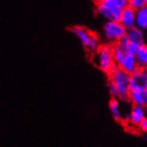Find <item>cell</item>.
<instances>
[{
    "label": "cell",
    "mask_w": 147,
    "mask_h": 147,
    "mask_svg": "<svg viewBox=\"0 0 147 147\" xmlns=\"http://www.w3.org/2000/svg\"><path fill=\"white\" fill-rule=\"evenodd\" d=\"M128 0H103L97 4V14L106 21H120Z\"/></svg>",
    "instance_id": "cell-1"
},
{
    "label": "cell",
    "mask_w": 147,
    "mask_h": 147,
    "mask_svg": "<svg viewBox=\"0 0 147 147\" xmlns=\"http://www.w3.org/2000/svg\"><path fill=\"white\" fill-rule=\"evenodd\" d=\"M94 63L103 73L109 76L117 68L113 56V46L110 44H104L99 47L94 54Z\"/></svg>",
    "instance_id": "cell-2"
},
{
    "label": "cell",
    "mask_w": 147,
    "mask_h": 147,
    "mask_svg": "<svg viewBox=\"0 0 147 147\" xmlns=\"http://www.w3.org/2000/svg\"><path fill=\"white\" fill-rule=\"evenodd\" d=\"M109 80L115 83V85L118 88L119 97L118 99L121 101H129V96H130V75L124 71L121 68L117 67L113 73L109 75Z\"/></svg>",
    "instance_id": "cell-3"
},
{
    "label": "cell",
    "mask_w": 147,
    "mask_h": 147,
    "mask_svg": "<svg viewBox=\"0 0 147 147\" xmlns=\"http://www.w3.org/2000/svg\"><path fill=\"white\" fill-rule=\"evenodd\" d=\"M71 33L79 39L80 43L87 52L95 54L99 49V47L101 46L99 43L97 35L94 34L92 31H89L88 28L76 25V26L71 28Z\"/></svg>",
    "instance_id": "cell-4"
},
{
    "label": "cell",
    "mask_w": 147,
    "mask_h": 147,
    "mask_svg": "<svg viewBox=\"0 0 147 147\" xmlns=\"http://www.w3.org/2000/svg\"><path fill=\"white\" fill-rule=\"evenodd\" d=\"M103 36L110 45L118 43L122 37L127 34L126 30L120 21H106L103 25Z\"/></svg>",
    "instance_id": "cell-5"
},
{
    "label": "cell",
    "mask_w": 147,
    "mask_h": 147,
    "mask_svg": "<svg viewBox=\"0 0 147 147\" xmlns=\"http://www.w3.org/2000/svg\"><path fill=\"white\" fill-rule=\"evenodd\" d=\"M146 107L143 106H139V105H132L131 109L129 111V113L127 115L126 119L132 126L136 127H140V125L142 124V122L146 119Z\"/></svg>",
    "instance_id": "cell-6"
},
{
    "label": "cell",
    "mask_w": 147,
    "mask_h": 147,
    "mask_svg": "<svg viewBox=\"0 0 147 147\" xmlns=\"http://www.w3.org/2000/svg\"><path fill=\"white\" fill-rule=\"evenodd\" d=\"M129 87L130 92L147 89V73L145 69H140L137 73L130 75Z\"/></svg>",
    "instance_id": "cell-7"
},
{
    "label": "cell",
    "mask_w": 147,
    "mask_h": 147,
    "mask_svg": "<svg viewBox=\"0 0 147 147\" xmlns=\"http://www.w3.org/2000/svg\"><path fill=\"white\" fill-rule=\"evenodd\" d=\"M119 68L123 69L124 71H126L127 74L129 75H132V74L137 73L138 71H140L141 68L139 67V64H138V61H137V58H136V56H132V55H126V57L124 58L123 62L120 64Z\"/></svg>",
    "instance_id": "cell-8"
},
{
    "label": "cell",
    "mask_w": 147,
    "mask_h": 147,
    "mask_svg": "<svg viewBox=\"0 0 147 147\" xmlns=\"http://www.w3.org/2000/svg\"><path fill=\"white\" fill-rule=\"evenodd\" d=\"M121 24L126 28V30H130L132 28H136V9L131 7H126L122 13L121 16Z\"/></svg>",
    "instance_id": "cell-9"
},
{
    "label": "cell",
    "mask_w": 147,
    "mask_h": 147,
    "mask_svg": "<svg viewBox=\"0 0 147 147\" xmlns=\"http://www.w3.org/2000/svg\"><path fill=\"white\" fill-rule=\"evenodd\" d=\"M129 101L132 105H139L147 108V89L131 92L129 96Z\"/></svg>",
    "instance_id": "cell-10"
},
{
    "label": "cell",
    "mask_w": 147,
    "mask_h": 147,
    "mask_svg": "<svg viewBox=\"0 0 147 147\" xmlns=\"http://www.w3.org/2000/svg\"><path fill=\"white\" fill-rule=\"evenodd\" d=\"M127 37L129 38L130 41L135 43H138L139 45H144L146 44V35L145 31L141 30L139 28H132L130 30H127Z\"/></svg>",
    "instance_id": "cell-11"
},
{
    "label": "cell",
    "mask_w": 147,
    "mask_h": 147,
    "mask_svg": "<svg viewBox=\"0 0 147 147\" xmlns=\"http://www.w3.org/2000/svg\"><path fill=\"white\" fill-rule=\"evenodd\" d=\"M108 108H109V111L113 119L116 120L117 122H122L124 116L121 110V100L111 98V100L108 103Z\"/></svg>",
    "instance_id": "cell-12"
},
{
    "label": "cell",
    "mask_w": 147,
    "mask_h": 147,
    "mask_svg": "<svg viewBox=\"0 0 147 147\" xmlns=\"http://www.w3.org/2000/svg\"><path fill=\"white\" fill-rule=\"evenodd\" d=\"M136 26L146 31L147 28V6L136 11Z\"/></svg>",
    "instance_id": "cell-13"
},
{
    "label": "cell",
    "mask_w": 147,
    "mask_h": 147,
    "mask_svg": "<svg viewBox=\"0 0 147 147\" xmlns=\"http://www.w3.org/2000/svg\"><path fill=\"white\" fill-rule=\"evenodd\" d=\"M113 60H115V63H116L117 67H119L120 64L123 62L124 58L126 57L127 53L125 52V49H123L119 44H113Z\"/></svg>",
    "instance_id": "cell-14"
},
{
    "label": "cell",
    "mask_w": 147,
    "mask_h": 147,
    "mask_svg": "<svg viewBox=\"0 0 147 147\" xmlns=\"http://www.w3.org/2000/svg\"><path fill=\"white\" fill-rule=\"evenodd\" d=\"M137 61H138L139 67L141 69H145L147 67V44L141 45L138 54L136 55Z\"/></svg>",
    "instance_id": "cell-15"
},
{
    "label": "cell",
    "mask_w": 147,
    "mask_h": 147,
    "mask_svg": "<svg viewBox=\"0 0 147 147\" xmlns=\"http://www.w3.org/2000/svg\"><path fill=\"white\" fill-rule=\"evenodd\" d=\"M129 7L138 11L140 9L146 7L147 6V0H128Z\"/></svg>",
    "instance_id": "cell-16"
},
{
    "label": "cell",
    "mask_w": 147,
    "mask_h": 147,
    "mask_svg": "<svg viewBox=\"0 0 147 147\" xmlns=\"http://www.w3.org/2000/svg\"><path fill=\"white\" fill-rule=\"evenodd\" d=\"M140 47H141V45H139L138 43H135V42H132V41H130V42H129V44H128V46L126 47L125 52L127 53L128 55L136 56L137 54H138Z\"/></svg>",
    "instance_id": "cell-17"
},
{
    "label": "cell",
    "mask_w": 147,
    "mask_h": 147,
    "mask_svg": "<svg viewBox=\"0 0 147 147\" xmlns=\"http://www.w3.org/2000/svg\"><path fill=\"white\" fill-rule=\"evenodd\" d=\"M107 88H108V92H109L110 97H111L113 99H118V97H119L118 88H117V86L115 85V83L111 82L110 80H108Z\"/></svg>",
    "instance_id": "cell-18"
},
{
    "label": "cell",
    "mask_w": 147,
    "mask_h": 147,
    "mask_svg": "<svg viewBox=\"0 0 147 147\" xmlns=\"http://www.w3.org/2000/svg\"><path fill=\"white\" fill-rule=\"evenodd\" d=\"M129 42H130V40H129V38L127 37V35H125V36L122 37V38L118 41V43H117V44H119V45L121 46L123 49H126V47L128 46Z\"/></svg>",
    "instance_id": "cell-19"
},
{
    "label": "cell",
    "mask_w": 147,
    "mask_h": 147,
    "mask_svg": "<svg viewBox=\"0 0 147 147\" xmlns=\"http://www.w3.org/2000/svg\"><path fill=\"white\" fill-rule=\"evenodd\" d=\"M139 128L141 129V131L146 132V134H147V118L144 120V121H143V122H142V124L140 125V127H139Z\"/></svg>",
    "instance_id": "cell-20"
},
{
    "label": "cell",
    "mask_w": 147,
    "mask_h": 147,
    "mask_svg": "<svg viewBox=\"0 0 147 147\" xmlns=\"http://www.w3.org/2000/svg\"><path fill=\"white\" fill-rule=\"evenodd\" d=\"M96 1H97V2L99 3V2H101V1H103V0H96Z\"/></svg>",
    "instance_id": "cell-21"
},
{
    "label": "cell",
    "mask_w": 147,
    "mask_h": 147,
    "mask_svg": "<svg viewBox=\"0 0 147 147\" xmlns=\"http://www.w3.org/2000/svg\"><path fill=\"white\" fill-rule=\"evenodd\" d=\"M145 35H146V39H147V28H146V31H145Z\"/></svg>",
    "instance_id": "cell-22"
},
{
    "label": "cell",
    "mask_w": 147,
    "mask_h": 147,
    "mask_svg": "<svg viewBox=\"0 0 147 147\" xmlns=\"http://www.w3.org/2000/svg\"><path fill=\"white\" fill-rule=\"evenodd\" d=\"M145 71H146V73H147V67H146V68H145Z\"/></svg>",
    "instance_id": "cell-23"
}]
</instances>
